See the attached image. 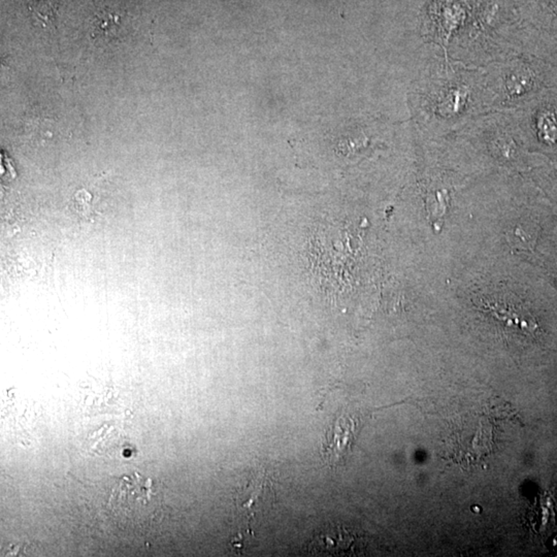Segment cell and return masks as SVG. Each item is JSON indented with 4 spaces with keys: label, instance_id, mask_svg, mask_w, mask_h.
I'll list each match as a JSON object with an SVG mask.
<instances>
[{
    "label": "cell",
    "instance_id": "cell-3",
    "mask_svg": "<svg viewBox=\"0 0 557 557\" xmlns=\"http://www.w3.org/2000/svg\"><path fill=\"white\" fill-rule=\"evenodd\" d=\"M276 498L272 478L267 470H258L252 473L245 488L239 491L238 506L252 514V510L257 506L268 504L270 498Z\"/></svg>",
    "mask_w": 557,
    "mask_h": 557
},
{
    "label": "cell",
    "instance_id": "cell-4",
    "mask_svg": "<svg viewBox=\"0 0 557 557\" xmlns=\"http://www.w3.org/2000/svg\"><path fill=\"white\" fill-rule=\"evenodd\" d=\"M33 20L44 28H56L58 2L56 0H31L28 6Z\"/></svg>",
    "mask_w": 557,
    "mask_h": 557
},
{
    "label": "cell",
    "instance_id": "cell-2",
    "mask_svg": "<svg viewBox=\"0 0 557 557\" xmlns=\"http://www.w3.org/2000/svg\"><path fill=\"white\" fill-rule=\"evenodd\" d=\"M357 424V420L350 415H340L327 428L320 453L329 468L339 466L350 454Z\"/></svg>",
    "mask_w": 557,
    "mask_h": 557
},
{
    "label": "cell",
    "instance_id": "cell-1",
    "mask_svg": "<svg viewBox=\"0 0 557 557\" xmlns=\"http://www.w3.org/2000/svg\"><path fill=\"white\" fill-rule=\"evenodd\" d=\"M160 503L152 481L134 473L132 477L123 478L115 487L109 507L113 515L123 524L145 527L154 519Z\"/></svg>",
    "mask_w": 557,
    "mask_h": 557
}]
</instances>
